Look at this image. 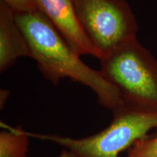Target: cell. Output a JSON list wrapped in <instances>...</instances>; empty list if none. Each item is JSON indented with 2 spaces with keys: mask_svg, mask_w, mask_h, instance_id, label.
I'll return each mask as SVG.
<instances>
[{
  "mask_svg": "<svg viewBox=\"0 0 157 157\" xmlns=\"http://www.w3.org/2000/svg\"><path fill=\"white\" fill-rule=\"evenodd\" d=\"M43 76L57 85L60 80L69 78L90 88L99 103L115 111L125 105L117 88L103 77L100 71L87 66L40 11L15 14Z\"/></svg>",
  "mask_w": 157,
  "mask_h": 157,
  "instance_id": "obj_1",
  "label": "cell"
},
{
  "mask_svg": "<svg viewBox=\"0 0 157 157\" xmlns=\"http://www.w3.org/2000/svg\"><path fill=\"white\" fill-rule=\"evenodd\" d=\"M100 60L99 71L117 88L126 105L157 111V59L137 38Z\"/></svg>",
  "mask_w": 157,
  "mask_h": 157,
  "instance_id": "obj_2",
  "label": "cell"
},
{
  "mask_svg": "<svg viewBox=\"0 0 157 157\" xmlns=\"http://www.w3.org/2000/svg\"><path fill=\"white\" fill-rule=\"evenodd\" d=\"M113 119L101 132L82 138L54 135L32 134L30 137L51 141L82 157H120L124 151L157 129V111L130 107L125 104L112 111Z\"/></svg>",
  "mask_w": 157,
  "mask_h": 157,
  "instance_id": "obj_3",
  "label": "cell"
},
{
  "mask_svg": "<svg viewBox=\"0 0 157 157\" xmlns=\"http://www.w3.org/2000/svg\"><path fill=\"white\" fill-rule=\"evenodd\" d=\"M74 5L78 22L101 58L137 38L138 24L126 0H74Z\"/></svg>",
  "mask_w": 157,
  "mask_h": 157,
  "instance_id": "obj_4",
  "label": "cell"
},
{
  "mask_svg": "<svg viewBox=\"0 0 157 157\" xmlns=\"http://www.w3.org/2000/svg\"><path fill=\"white\" fill-rule=\"evenodd\" d=\"M40 12L78 56L101 55L84 32L76 17L74 0H36Z\"/></svg>",
  "mask_w": 157,
  "mask_h": 157,
  "instance_id": "obj_5",
  "label": "cell"
},
{
  "mask_svg": "<svg viewBox=\"0 0 157 157\" xmlns=\"http://www.w3.org/2000/svg\"><path fill=\"white\" fill-rule=\"evenodd\" d=\"M21 57L31 58L29 42L15 21V13L0 2V72H5Z\"/></svg>",
  "mask_w": 157,
  "mask_h": 157,
  "instance_id": "obj_6",
  "label": "cell"
},
{
  "mask_svg": "<svg viewBox=\"0 0 157 157\" xmlns=\"http://www.w3.org/2000/svg\"><path fill=\"white\" fill-rule=\"evenodd\" d=\"M29 132L7 127L0 132V157H28Z\"/></svg>",
  "mask_w": 157,
  "mask_h": 157,
  "instance_id": "obj_7",
  "label": "cell"
},
{
  "mask_svg": "<svg viewBox=\"0 0 157 157\" xmlns=\"http://www.w3.org/2000/svg\"><path fill=\"white\" fill-rule=\"evenodd\" d=\"M125 157H157V129L152 136L147 135L136 141Z\"/></svg>",
  "mask_w": 157,
  "mask_h": 157,
  "instance_id": "obj_8",
  "label": "cell"
},
{
  "mask_svg": "<svg viewBox=\"0 0 157 157\" xmlns=\"http://www.w3.org/2000/svg\"><path fill=\"white\" fill-rule=\"evenodd\" d=\"M0 2L9 7L15 14H24L39 12L36 0H1Z\"/></svg>",
  "mask_w": 157,
  "mask_h": 157,
  "instance_id": "obj_9",
  "label": "cell"
},
{
  "mask_svg": "<svg viewBox=\"0 0 157 157\" xmlns=\"http://www.w3.org/2000/svg\"><path fill=\"white\" fill-rule=\"evenodd\" d=\"M56 157H82L77 154H76L75 152L71 151L68 150V149H65L63 151Z\"/></svg>",
  "mask_w": 157,
  "mask_h": 157,
  "instance_id": "obj_10",
  "label": "cell"
},
{
  "mask_svg": "<svg viewBox=\"0 0 157 157\" xmlns=\"http://www.w3.org/2000/svg\"><path fill=\"white\" fill-rule=\"evenodd\" d=\"M1 93L3 94V95L1 94V101H2V99H3V101L1 103V105H2V104L5 103L6 99L9 97L10 93L7 91V90H1Z\"/></svg>",
  "mask_w": 157,
  "mask_h": 157,
  "instance_id": "obj_11",
  "label": "cell"
}]
</instances>
